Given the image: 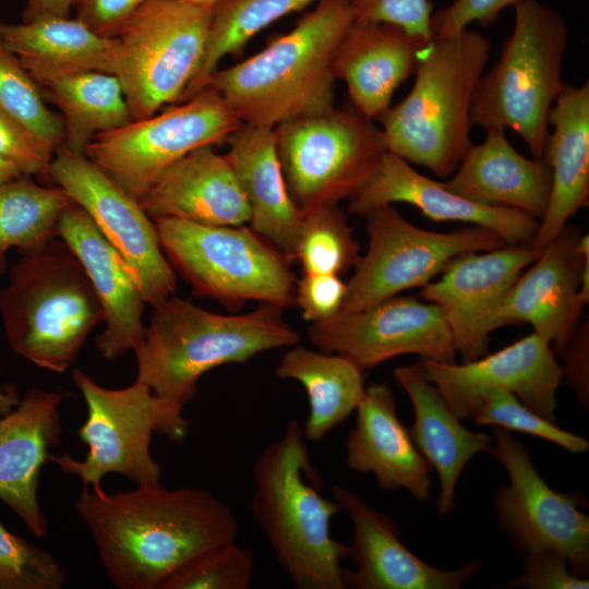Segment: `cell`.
I'll return each mask as SVG.
<instances>
[{"instance_id":"cb8c5ba5","label":"cell","mask_w":589,"mask_h":589,"mask_svg":"<svg viewBox=\"0 0 589 589\" xmlns=\"http://www.w3.org/2000/svg\"><path fill=\"white\" fill-rule=\"evenodd\" d=\"M356 410V424L346 441L347 467L374 474L382 490L405 489L418 501L430 498L433 468L397 417L390 387L369 385Z\"/></svg>"},{"instance_id":"f6af8a7d","label":"cell","mask_w":589,"mask_h":589,"mask_svg":"<svg viewBox=\"0 0 589 589\" xmlns=\"http://www.w3.org/2000/svg\"><path fill=\"white\" fill-rule=\"evenodd\" d=\"M525 0H455L432 15V37L450 36L461 32L471 23L489 25L507 7Z\"/></svg>"},{"instance_id":"4dcf8cb0","label":"cell","mask_w":589,"mask_h":589,"mask_svg":"<svg viewBox=\"0 0 589 589\" xmlns=\"http://www.w3.org/2000/svg\"><path fill=\"white\" fill-rule=\"evenodd\" d=\"M0 40L39 86L72 73L113 70L115 38L96 34L76 17L0 21Z\"/></svg>"},{"instance_id":"f1b7e54d","label":"cell","mask_w":589,"mask_h":589,"mask_svg":"<svg viewBox=\"0 0 589 589\" xmlns=\"http://www.w3.org/2000/svg\"><path fill=\"white\" fill-rule=\"evenodd\" d=\"M542 158L552 171L550 201L529 243L542 250L589 204V83L565 84L550 111Z\"/></svg>"},{"instance_id":"9a60e30c","label":"cell","mask_w":589,"mask_h":589,"mask_svg":"<svg viewBox=\"0 0 589 589\" xmlns=\"http://www.w3.org/2000/svg\"><path fill=\"white\" fill-rule=\"evenodd\" d=\"M49 176L92 218L139 279L147 304L155 306L176 292L177 277L165 255L154 220L86 155L60 145Z\"/></svg>"},{"instance_id":"603a6c76","label":"cell","mask_w":589,"mask_h":589,"mask_svg":"<svg viewBox=\"0 0 589 589\" xmlns=\"http://www.w3.org/2000/svg\"><path fill=\"white\" fill-rule=\"evenodd\" d=\"M61 401V394L33 387L0 418V500L38 538L47 534L48 520L37 489L49 449L59 443Z\"/></svg>"},{"instance_id":"4fadbf2b","label":"cell","mask_w":589,"mask_h":589,"mask_svg":"<svg viewBox=\"0 0 589 589\" xmlns=\"http://www.w3.org/2000/svg\"><path fill=\"white\" fill-rule=\"evenodd\" d=\"M364 217L368 251L360 256L346 284L340 311L364 310L404 290L423 287L460 254L505 245L496 233L479 226L445 233L418 228L393 205L376 208Z\"/></svg>"},{"instance_id":"484cf974","label":"cell","mask_w":589,"mask_h":589,"mask_svg":"<svg viewBox=\"0 0 589 589\" xmlns=\"http://www.w3.org/2000/svg\"><path fill=\"white\" fill-rule=\"evenodd\" d=\"M139 202L153 220L240 226L250 216L226 154H218L213 145L195 148L168 167Z\"/></svg>"},{"instance_id":"f35d334b","label":"cell","mask_w":589,"mask_h":589,"mask_svg":"<svg viewBox=\"0 0 589 589\" xmlns=\"http://www.w3.org/2000/svg\"><path fill=\"white\" fill-rule=\"evenodd\" d=\"M67 573L47 550L11 533L0 521V589H60Z\"/></svg>"},{"instance_id":"d6986e66","label":"cell","mask_w":589,"mask_h":589,"mask_svg":"<svg viewBox=\"0 0 589 589\" xmlns=\"http://www.w3.org/2000/svg\"><path fill=\"white\" fill-rule=\"evenodd\" d=\"M587 261L589 236L565 226L542 249L532 266L519 275L500 303L493 315L494 330L508 324L529 323L562 354L589 301V292L579 288Z\"/></svg>"},{"instance_id":"9c48e42d","label":"cell","mask_w":589,"mask_h":589,"mask_svg":"<svg viewBox=\"0 0 589 589\" xmlns=\"http://www.w3.org/2000/svg\"><path fill=\"white\" fill-rule=\"evenodd\" d=\"M161 249L193 290L238 310L248 301L280 309L294 304L287 259L249 226H216L180 218L154 220Z\"/></svg>"},{"instance_id":"4316f807","label":"cell","mask_w":589,"mask_h":589,"mask_svg":"<svg viewBox=\"0 0 589 589\" xmlns=\"http://www.w3.org/2000/svg\"><path fill=\"white\" fill-rule=\"evenodd\" d=\"M485 132L484 140L468 147L443 184L470 201L518 209L540 221L550 201V166L543 158H527L517 152L505 130Z\"/></svg>"},{"instance_id":"d6a6232c","label":"cell","mask_w":589,"mask_h":589,"mask_svg":"<svg viewBox=\"0 0 589 589\" xmlns=\"http://www.w3.org/2000/svg\"><path fill=\"white\" fill-rule=\"evenodd\" d=\"M46 101L63 121V146L84 154L93 140L132 120L118 77L104 71H84L53 79L40 86Z\"/></svg>"},{"instance_id":"2e32d148","label":"cell","mask_w":589,"mask_h":589,"mask_svg":"<svg viewBox=\"0 0 589 589\" xmlns=\"http://www.w3.org/2000/svg\"><path fill=\"white\" fill-rule=\"evenodd\" d=\"M308 337L317 350L342 354L363 371L408 353L442 363H455L457 356L440 306L414 297L395 296L364 310L339 311L311 323Z\"/></svg>"},{"instance_id":"7c38bea8","label":"cell","mask_w":589,"mask_h":589,"mask_svg":"<svg viewBox=\"0 0 589 589\" xmlns=\"http://www.w3.org/2000/svg\"><path fill=\"white\" fill-rule=\"evenodd\" d=\"M242 122L218 92L191 98L97 135L85 155L136 200L172 164L195 148L226 143Z\"/></svg>"},{"instance_id":"ba28073f","label":"cell","mask_w":589,"mask_h":589,"mask_svg":"<svg viewBox=\"0 0 589 589\" xmlns=\"http://www.w3.org/2000/svg\"><path fill=\"white\" fill-rule=\"evenodd\" d=\"M73 380L87 406V418L77 435L88 450L82 460L49 455L62 472L75 476L84 488H101L106 474L119 473L136 485L160 483V466L149 450L153 434L183 441L189 423L183 405L156 395L141 381L120 389L97 384L82 370Z\"/></svg>"},{"instance_id":"5bb4252c","label":"cell","mask_w":589,"mask_h":589,"mask_svg":"<svg viewBox=\"0 0 589 589\" xmlns=\"http://www.w3.org/2000/svg\"><path fill=\"white\" fill-rule=\"evenodd\" d=\"M489 454L505 468L509 485L496 489L497 521L525 553L552 550L562 554L573 574L589 573V517L578 497L552 490L539 474L526 446L508 430L493 428Z\"/></svg>"},{"instance_id":"d590c367","label":"cell","mask_w":589,"mask_h":589,"mask_svg":"<svg viewBox=\"0 0 589 589\" xmlns=\"http://www.w3.org/2000/svg\"><path fill=\"white\" fill-rule=\"evenodd\" d=\"M293 247L303 274H336L356 266L359 244L346 214L338 205L323 206L301 214Z\"/></svg>"},{"instance_id":"30bf717a","label":"cell","mask_w":589,"mask_h":589,"mask_svg":"<svg viewBox=\"0 0 589 589\" xmlns=\"http://www.w3.org/2000/svg\"><path fill=\"white\" fill-rule=\"evenodd\" d=\"M274 133L286 187L301 214L351 200L387 152L381 128L353 106L288 119Z\"/></svg>"},{"instance_id":"6da1fadb","label":"cell","mask_w":589,"mask_h":589,"mask_svg":"<svg viewBox=\"0 0 589 589\" xmlns=\"http://www.w3.org/2000/svg\"><path fill=\"white\" fill-rule=\"evenodd\" d=\"M75 509L120 589H163L196 556L236 540L239 530L229 505L192 486L146 484L116 494L84 488Z\"/></svg>"},{"instance_id":"e575fe53","label":"cell","mask_w":589,"mask_h":589,"mask_svg":"<svg viewBox=\"0 0 589 589\" xmlns=\"http://www.w3.org/2000/svg\"><path fill=\"white\" fill-rule=\"evenodd\" d=\"M20 176L0 185V265L7 251L37 250L58 237V224L72 200L59 187Z\"/></svg>"},{"instance_id":"52a82bcc","label":"cell","mask_w":589,"mask_h":589,"mask_svg":"<svg viewBox=\"0 0 589 589\" xmlns=\"http://www.w3.org/2000/svg\"><path fill=\"white\" fill-rule=\"evenodd\" d=\"M514 8L512 34L476 89L471 123L484 130L510 129L534 158H542L550 111L565 85L562 69L569 29L555 9L539 0Z\"/></svg>"},{"instance_id":"60d3db41","label":"cell","mask_w":589,"mask_h":589,"mask_svg":"<svg viewBox=\"0 0 589 589\" xmlns=\"http://www.w3.org/2000/svg\"><path fill=\"white\" fill-rule=\"evenodd\" d=\"M55 149L22 122L0 108V157L24 176L49 175Z\"/></svg>"},{"instance_id":"74e56055","label":"cell","mask_w":589,"mask_h":589,"mask_svg":"<svg viewBox=\"0 0 589 589\" xmlns=\"http://www.w3.org/2000/svg\"><path fill=\"white\" fill-rule=\"evenodd\" d=\"M229 541L214 546L182 567L163 589H248L254 575V553Z\"/></svg>"},{"instance_id":"8992f818","label":"cell","mask_w":589,"mask_h":589,"mask_svg":"<svg viewBox=\"0 0 589 589\" xmlns=\"http://www.w3.org/2000/svg\"><path fill=\"white\" fill-rule=\"evenodd\" d=\"M11 349L35 365L63 373L104 312L77 257L56 238L23 253L0 291Z\"/></svg>"},{"instance_id":"bcb514c9","label":"cell","mask_w":589,"mask_h":589,"mask_svg":"<svg viewBox=\"0 0 589 589\" xmlns=\"http://www.w3.org/2000/svg\"><path fill=\"white\" fill-rule=\"evenodd\" d=\"M148 0H75L76 19L96 34L115 38L127 21Z\"/></svg>"},{"instance_id":"c3c4849f","label":"cell","mask_w":589,"mask_h":589,"mask_svg":"<svg viewBox=\"0 0 589 589\" xmlns=\"http://www.w3.org/2000/svg\"><path fill=\"white\" fill-rule=\"evenodd\" d=\"M75 0H26L22 22L43 17L70 16Z\"/></svg>"},{"instance_id":"ffe728a7","label":"cell","mask_w":589,"mask_h":589,"mask_svg":"<svg viewBox=\"0 0 589 589\" xmlns=\"http://www.w3.org/2000/svg\"><path fill=\"white\" fill-rule=\"evenodd\" d=\"M394 203H407L435 221H462L496 233L505 244H529L540 221L518 209L470 201L413 169L408 161L386 152L364 187L349 200L348 211L358 216Z\"/></svg>"},{"instance_id":"ab89813d","label":"cell","mask_w":589,"mask_h":589,"mask_svg":"<svg viewBox=\"0 0 589 589\" xmlns=\"http://www.w3.org/2000/svg\"><path fill=\"white\" fill-rule=\"evenodd\" d=\"M479 424H492L508 431L525 432L552 442L573 454H584L589 442L565 431L525 406L516 395L504 389H491L473 416Z\"/></svg>"},{"instance_id":"277c9868","label":"cell","mask_w":589,"mask_h":589,"mask_svg":"<svg viewBox=\"0 0 589 589\" xmlns=\"http://www.w3.org/2000/svg\"><path fill=\"white\" fill-rule=\"evenodd\" d=\"M490 53V38L469 28L432 37L409 94L378 121L387 152L449 178L472 144V100Z\"/></svg>"},{"instance_id":"8fae6325","label":"cell","mask_w":589,"mask_h":589,"mask_svg":"<svg viewBox=\"0 0 589 589\" xmlns=\"http://www.w3.org/2000/svg\"><path fill=\"white\" fill-rule=\"evenodd\" d=\"M214 7L185 0H148L116 40L113 70L132 120L177 104L203 58Z\"/></svg>"},{"instance_id":"7402d4cb","label":"cell","mask_w":589,"mask_h":589,"mask_svg":"<svg viewBox=\"0 0 589 589\" xmlns=\"http://www.w3.org/2000/svg\"><path fill=\"white\" fill-rule=\"evenodd\" d=\"M58 237L82 264L104 312L105 329L95 340L107 360L134 350L143 340V312L147 304L142 286L88 214L75 203L62 213Z\"/></svg>"},{"instance_id":"7a4b0ae2","label":"cell","mask_w":589,"mask_h":589,"mask_svg":"<svg viewBox=\"0 0 589 589\" xmlns=\"http://www.w3.org/2000/svg\"><path fill=\"white\" fill-rule=\"evenodd\" d=\"M251 510L275 558L298 589H345L349 544L332 536L342 510L320 491L302 425L286 423L281 436L255 457Z\"/></svg>"},{"instance_id":"7dc6e473","label":"cell","mask_w":589,"mask_h":589,"mask_svg":"<svg viewBox=\"0 0 589 589\" xmlns=\"http://www.w3.org/2000/svg\"><path fill=\"white\" fill-rule=\"evenodd\" d=\"M563 377L574 390L579 404L589 407V327L588 321L576 329L564 350Z\"/></svg>"},{"instance_id":"b9f144b4","label":"cell","mask_w":589,"mask_h":589,"mask_svg":"<svg viewBox=\"0 0 589 589\" xmlns=\"http://www.w3.org/2000/svg\"><path fill=\"white\" fill-rule=\"evenodd\" d=\"M354 22L387 23L425 40L432 38L430 0H352Z\"/></svg>"},{"instance_id":"83f0119b","label":"cell","mask_w":589,"mask_h":589,"mask_svg":"<svg viewBox=\"0 0 589 589\" xmlns=\"http://www.w3.org/2000/svg\"><path fill=\"white\" fill-rule=\"evenodd\" d=\"M226 144L249 207L247 225L290 263L302 216L286 187L274 128L241 123Z\"/></svg>"},{"instance_id":"f546056e","label":"cell","mask_w":589,"mask_h":589,"mask_svg":"<svg viewBox=\"0 0 589 589\" xmlns=\"http://www.w3.org/2000/svg\"><path fill=\"white\" fill-rule=\"evenodd\" d=\"M397 383L409 396L414 422L409 435L421 455L437 471L440 515L456 507V484L466 465L479 453H488L493 438L466 429L452 412L436 387L425 378L420 361L394 370Z\"/></svg>"},{"instance_id":"3957f363","label":"cell","mask_w":589,"mask_h":589,"mask_svg":"<svg viewBox=\"0 0 589 589\" xmlns=\"http://www.w3.org/2000/svg\"><path fill=\"white\" fill-rule=\"evenodd\" d=\"M353 23L352 0H320L256 55L216 70L206 86L219 93L242 123L274 128L328 109L336 82L333 59Z\"/></svg>"},{"instance_id":"5b68a950","label":"cell","mask_w":589,"mask_h":589,"mask_svg":"<svg viewBox=\"0 0 589 589\" xmlns=\"http://www.w3.org/2000/svg\"><path fill=\"white\" fill-rule=\"evenodd\" d=\"M153 308L144 338L133 350L136 380L183 406L209 370L300 341L283 309L272 304L242 314H218L173 294Z\"/></svg>"},{"instance_id":"816d5d0a","label":"cell","mask_w":589,"mask_h":589,"mask_svg":"<svg viewBox=\"0 0 589 589\" xmlns=\"http://www.w3.org/2000/svg\"><path fill=\"white\" fill-rule=\"evenodd\" d=\"M185 1H189V2H192V3H195V4H201V5H209V7H214L215 4L224 1V0H185Z\"/></svg>"},{"instance_id":"8d00e7d4","label":"cell","mask_w":589,"mask_h":589,"mask_svg":"<svg viewBox=\"0 0 589 589\" xmlns=\"http://www.w3.org/2000/svg\"><path fill=\"white\" fill-rule=\"evenodd\" d=\"M0 108L55 151L63 144L64 128L61 116L48 108L40 86L1 40Z\"/></svg>"},{"instance_id":"7bdbcfd3","label":"cell","mask_w":589,"mask_h":589,"mask_svg":"<svg viewBox=\"0 0 589 589\" xmlns=\"http://www.w3.org/2000/svg\"><path fill=\"white\" fill-rule=\"evenodd\" d=\"M522 574L504 585L506 588L587 589L589 580L573 574L566 558L552 550L525 553Z\"/></svg>"},{"instance_id":"44dd1931","label":"cell","mask_w":589,"mask_h":589,"mask_svg":"<svg viewBox=\"0 0 589 589\" xmlns=\"http://www.w3.org/2000/svg\"><path fill=\"white\" fill-rule=\"evenodd\" d=\"M333 496L353 528L348 557L356 569H345L346 588L458 589L481 568L480 560L452 570L429 565L405 546L393 520L354 492L335 485Z\"/></svg>"},{"instance_id":"ac0fdd59","label":"cell","mask_w":589,"mask_h":589,"mask_svg":"<svg viewBox=\"0 0 589 589\" xmlns=\"http://www.w3.org/2000/svg\"><path fill=\"white\" fill-rule=\"evenodd\" d=\"M541 251L530 244H505L480 254L464 253L438 279L422 287L421 297L440 306L462 362L488 353L496 309Z\"/></svg>"},{"instance_id":"1f68e13d","label":"cell","mask_w":589,"mask_h":589,"mask_svg":"<svg viewBox=\"0 0 589 589\" xmlns=\"http://www.w3.org/2000/svg\"><path fill=\"white\" fill-rule=\"evenodd\" d=\"M275 375L294 380L305 388L309 414L302 429L309 442L322 441L345 421L365 392L363 370L352 360L299 344L288 347Z\"/></svg>"},{"instance_id":"e0dca14e","label":"cell","mask_w":589,"mask_h":589,"mask_svg":"<svg viewBox=\"0 0 589 589\" xmlns=\"http://www.w3.org/2000/svg\"><path fill=\"white\" fill-rule=\"evenodd\" d=\"M546 340L532 332L501 350L461 364L421 359L423 374L460 420L473 418L491 389L513 393L528 408L555 422L562 368Z\"/></svg>"},{"instance_id":"ee69618b","label":"cell","mask_w":589,"mask_h":589,"mask_svg":"<svg viewBox=\"0 0 589 589\" xmlns=\"http://www.w3.org/2000/svg\"><path fill=\"white\" fill-rule=\"evenodd\" d=\"M346 290V283L339 275L302 274L296 284L294 304L301 309L305 321L321 322L341 310Z\"/></svg>"},{"instance_id":"681fc988","label":"cell","mask_w":589,"mask_h":589,"mask_svg":"<svg viewBox=\"0 0 589 589\" xmlns=\"http://www.w3.org/2000/svg\"><path fill=\"white\" fill-rule=\"evenodd\" d=\"M20 402L14 386H0V418L10 412Z\"/></svg>"},{"instance_id":"d4e9b609","label":"cell","mask_w":589,"mask_h":589,"mask_svg":"<svg viewBox=\"0 0 589 589\" xmlns=\"http://www.w3.org/2000/svg\"><path fill=\"white\" fill-rule=\"evenodd\" d=\"M428 41L392 24L354 22L334 56V76L358 111L380 121L396 89L414 74Z\"/></svg>"},{"instance_id":"836d02e7","label":"cell","mask_w":589,"mask_h":589,"mask_svg":"<svg viewBox=\"0 0 589 589\" xmlns=\"http://www.w3.org/2000/svg\"><path fill=\"white\" fill-rule=\"evenodd\" d=\"M320 0H224L214 5L201 63L179 103L206 86L227 55L240 56L249 40L281 17Z\"/></svg>"},{"instance_id":"f907efd6","label":"cell","mask_w":589,"mask_h":589,"mask_svg":"<svg viewBox=\"0 0 589 589\" xmlns=\"http://www.w3.org/2000/svg\"><path fill=\"white\" fill-rule=\"evenodd\" d=\"M23 176L15 165L0 157V185Z\"/></svg>"}]
</instances>
